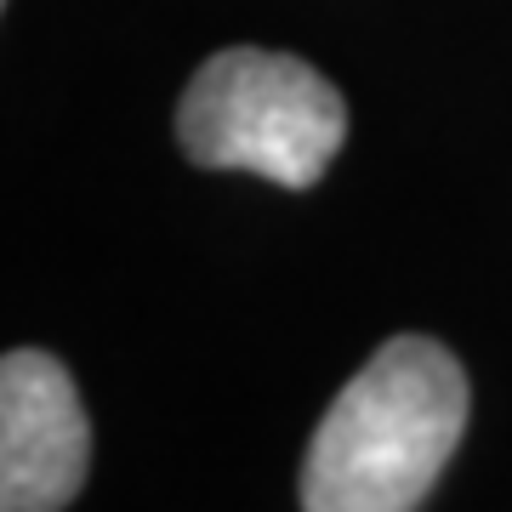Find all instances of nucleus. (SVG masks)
<instances>
[{
  "instance_id": "obj_3",
  "label": "nucleus",
  "mask_w": 512,
  "mask_h": 512,
  "mask_svg": "<svg viewBox=\"0 0 512 512\" xmlns=\"http://www.w3.org/2000/svg\"><path fill=\"white\" fill-rule=\"evenodd\" d=\"M92 473V421L69 365L40 348L0 359V512H63Z\"/></svg>"
},
{
  "instance_id": "obj_2",
  "label": "nucleus",
  "mask_w": 512,
  "mask_h": 512,
  "mask_svg": "<svg viewBox=\"0 0 512 512\" xmlns=\"http://www.w3.org/2000/svg\"><path fill=\"white\" fill-rule=\"evenodd\" d=\"M177 143L200 171H251L302 194L348 143V103L302 57L228 46L188 80Z\"/></svg>"
},
{
  "instance_id": "obj_1",
  "label": "nucleus",
  "mask_w": 512,
  "mask_h": 512,
  "mask_svg": "<svg viewBox=\"0 0 512 512\" xmlns=\"http://www.w3.org/2000/svg\"><path fill=\"white\" fill-rule=\"evenodd\" d=\"M473 387L433 336H393L319 416L302 512H416L467 433Z\"/></svg>"
}]
</instances>
